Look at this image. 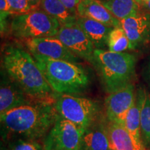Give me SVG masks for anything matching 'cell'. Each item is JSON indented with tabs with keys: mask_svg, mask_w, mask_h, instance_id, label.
I'll list each match as a JSON object with an SVG mask.
<instances>
[{
	"mask_svg": "<svg viewBox=\"0 0 150 150\" xmlns=\"http://www.w3.org/2000/svg\"><path fill=\"white\" fill-rule=\"evenodd\" d=\"M148 76H149V78L150 80V62H149V65H148Z\"/></svg>",
	"mask_w": 150,
	"mask_h": 150,
	"instance_id": "28",
	"label": "cell"
},
{
	"mask_svg": "<svg viewBox=\"0 0 150 150\" xmlns=\"http://www.w3.org/2000/svg\"><path fill=\"white\" fill-rule=\"evenodd\" d=\"M76 13L78 17L92 19L108 27H121L120 20L112 16L99 0H81Z\"/></svg>",
	"mask_w": 150,
	"mask_h": 150,
	"instance_id": "14",
	"label": "cell"
},
{
	"mask_svg": "<svg viewBox=\"0 0 150 150\" xmlns=\"http://www.w3.org/2000/svg\"><path fill=\"white\" fill-rule=\"evenodd\" d=\"M0 12L10 13V6H9L7 0H0Z\"/></svg>",
	"mask_w": 150,
	"mask_h": 150,
	"instance_id": "25",
	"label": "cell"
},
{
	"mask_svg": "<svg viewBox=\"0 0 150 150\" xmlns=\"http://www.w3.org/2000/svg\"><path fill=\"white\" fill-rule=\"evenodd\" d=\"M80 150H112L105 114L86 129Z\"/></svg>",
	"mask_w": 150,
	"mask_h": 150,
	"instance_id": "13",
	"label": "cell"
},
{
	"mask_svg": "<svg viewBox=\"0 0 150 150\" xmlns=\"http://www.w3.org/2000/svg\"><path fill=\"white\" fill-rule=\"evenodd\" d=\"M23 42L32 55L63 60L72 63H79L81 59L68 50L56 36L29 39L24 40Z\"/></svg>",
	"mask_w": 150,
	"mask_h": 150,
	"instance_id": "9",
	"label": "cell"
},
{
	"mask_svg": "<svg viewBox=\"0 0 150 150\" xmlns=\"http://www.w3.org/2000/svg\"><path fill=\"white\" fill-rule=\"evenodd\" d=\"M0 86V114L4 113L13 108L29 104L34 102L7 75L1 70Z\"/></svg>",
	"mask_w": 150,
	"mask_h": 150,
	"instance_id": "12",
	"label": "cell"
},
{
	"mask_svg": "<svg viewBox=\"0 0 150 150\" xmlns=\"http://www.w3.org/2000/svg\"><path fill=\"white\" fill-rule=\"evenodd\" d=\"M114 17L122 20L140 12L138 0H99Z\"/></svg>",
	"mask_w": 150,
	"mask_h": 150,
	"instance_id": "18",
	"label": "cell"
},
{
	"mask_svg": "<svg viewBox=\"0 0 150 150\" xmlns=\"http://www.w3.org/2000/svg\"><path fill=\"white\" fill-rule=\"evenodd\" d=\"M86 129L57 115L42 141L45 150H80Z\"/></svg>",
	"mask_w": 150,
	"mask_h": 150,
	"instance_id": "7",
	"label": "cell"
},
{
	"mask_svg": "<svg viewBox=\"0 0 150 150\" xmlns=\"http://www.w3.org/2000/svg\"><path fill=\"white\" fill-rule=\"evenodd\" d=\"M38 8L56 19L61 27L76 22L77 16L73 15L60 0H41Z\"/></svg>",
	"mask_w": 150,
	"mask_h": 150,
	"instance_id": "19",
	"label": "cell"
},
{
	"mask_svg": "<svg viewBox=\"0 0 150 150\" xmlns=\"http://www.w3.org/2000/svg\"><path fill=\"white\" fill-rule=\"evenodd\" d=\"M11 15L27 13L33 10L27 0H7Z\"/></svg>",
	"mask_w": 150,
	"mask_h": 150,
	"instance_id": "23",
	"label": "cell"
},
{
	"mask_svg": "<svg viewBox=\"0 0 150 150\" xmlns=\"http://www.w3.org/2000/svg\"><path fill=\"white\" fill-rule=\"evenodd\" d=\"M107 47L109 51L117 53L130 50V42L122 27H115L111 30L108 37Z\"/></svg>",
	"mask_w": 150,
	"mask_h": 150,
	"instance_id": "21",
	"label": "cell"
},
{
	"mask_svg": "<svg viewBox=\"0 0 150 150\" xmlns=\"http://www.w3.org/2000/svg\"><path fill=\"white\" fill-rule=\"evenodd\" d=\"M27 1H29V4L32 7V8L35 9L38 8L41 0H27Z\"/></svg>",
	"mask_w": 150,
	"mask_h": 150,
	"instance_id": "27",
	"label": "cell"
},
{
	"mask_svg": "<svg viewBox=\"0 0 150 150\" xmlns=\"http://www.w3.org/2000/svg\"><path fill=\"white\" fill-rule=\"evenodd\" d=\"M54 106L58 115L84 129L103 115L98 102L77 95L56 93Z\"/></svg>",
	"mask_w": 150,
	"mask_h": 150,
	"instance_id": "5",
	"label": "cell"
},
{
	"mask_svg": "<svg viewBox=\"0 0 150 150\" xmlns=\"http://www.w3.org/2000/svg\"><path fill=\"white\" fill-rule=\"evenodd\" d=\"M138 1L150 12V0H138Z\"/></svg>",
	"mask_w": 150,
	"mask_h": 150,
	"instance_id": "26",
	"label": "cell"
},
{
	"mask_svg": "<svg viewBox=\"0 0 150 150\" xmlns=\"http://www.w3.org/2000/svg\"><path fill=\"white\" fill-rule=\"evenodd\" d=\"M61 24L56 19L38 8L27 13L13 15L10 30L12 35L22 41L56 36Z\"/></svg>",
	"mask_w": 150,
	"mask_h": 150,
	"instance_id": "6",
	"label": "cell"
},
{
	"mask_svg": "<svg viewBox=\"0 0 150 150\" xmlns=\"http://www.w3.org/2000/svg\"><path fill=\"white\" fill-rule=\"evenodd\" d=\"M56 37L73 54L92 65L95 48L76 22L61 26Z\"/></svg>",
	"mask_w": 150,
	"mask_h": 150,
	"instance_id": "8",
	"label": "cell"
},
{
	"mask_svg": "<svg viewBox=\"0 0 150 150\" xmlns=\"http://www.w3.org/2000/svg\"><path fill=\"white\" fill-rule=\"evenodd\" d=\"M60 1L73 15L77 16L76 8H77V6L81 0H60Z\"/></svg>",
	"mask_w": 150,
	"mask_h": 150,
	"instance_id": "24",
	"label": "cell"
},
{
	"mask_svg": "<svg viewBox=\"0 0 150 150\" xmlns=\"http://www.w3.org/2000/svg\"><path fill=\"white\" fill-rule=\"evenodd\" d=\"M1 68L34 101L54 103L56 93L29 52L18 46H5L1 54Z\"/></svg>",
	"mask_w": 150,
	"mask_h": 150,
	"instance_id": "2",
	"label": "cell"
},
{
	"mask_svg": "<svg viewBox=\"0 0 150 150\" xmlns=\"http://www.w3.org/2000/svg\"><path fill=\"white\" fill-rule=\"evenodd\" d=\"M141 150H149V149H147V148H145V147H144V146H143V145H142Z\"/></svg>",
	"mask_w": 150,
	"mask_h": 150,
	"instance_id": "29",
	"label": "cell"
},
{
	"mask_svg": "<svg viewBox=\"0 0 150 150\" xmlns=\"http://www.w3.org/2000/svg\"><path fill=\"white\" fill-rule=\"evenodd\" d=\"M32 56L55 93L80 95L88 89L91 76L80 63Z\"/></svg>",
	"mask_w": 150,
	"mask_h": 150,
	"instance_id": "3",
	"label": "cell"
},
{
	"mask_svg": "<svg viewBox=\"0 0 150 150\" xmlns=\"http://www.w3.org/2000/svg\"><path fill=\"white\" fill-rule=\"evenodd\" d=\"M136 99L139 105L140 131L142 145L150 150V93L145 88L136 91Z\"/></svg>",
	"mask_w": 150,
	"mask_h": 150,
	"instance_id": "16",
	"label": "cell"
},
{
	"mask_svg": "<svg viewBox=\"0 0 150 150\" xmlns=\"http://www.w3.org/2000/svg\"><path fill=\"white\" fill-rule=\"evenodd\" d=\"M108 130L112 150H141L135 145L129 132L122 124L108 121Z\"/></svg>",
	"mask_w": 150,
	"mask_h": 150,
	"instance_id": "17",
	"label": "cell"
},
{
	"mask_svg": "<svg viewBox=\"0 0 150 150\" xmlns=\"http://www.w3.org/2000/svg\"><path fill=\"white\" fill-rule=\"evenodd\" d=\"M124 126L129 132L135 145L141 149L142 143L140 131V108L136 99L127 112Z\"/></svg>",
	"mask_w": 150,
	"mask_h": 150,
	"instance_id": "20",
	"label": "cell"
},
{
	"mask_svg": "<svg viewBox=\"0 0 150 150\" xmlns=\"http://www.w3.org/2000/svg\"><path fill=\"white\" fill-rule=\"evenodd\" d=\"M4 142L6 145L1 150H45L39 140L18 138Z\"/></svg>",
	"mask_w": 150,
	"mask_h": 150,
	"instance_id": "22",
	"label": "cell"
},
{
	"mask_svg": "<svg viewBox=\"0 0 150 150\" xmlns=\"http://www.w3.org/2000/svg\"><path fill=\"white\" fill-rule=\"evenodd\" d=\"M92 65L99 75L103 88L108 94L132 84L136 77V57L127 52L95 50Z\"/></svg>",
	"mask_w": 150,
	"mask_h": 150,
	"instance_id": "4",
	"label": "cell"
},
{
	"mask_svg": "<svg viewBox=\"0 0 150 150\" xmlns=\"http://www.w3.org/2000/svg\"><path fill=\"white\" fill-rule=\"evenodd\" d=\"M130 42V50H135L150 43V14L140 12L121 20Z\"/></svg>",
	"mask_w": 150,
	"mask_h": 150,
	"instance_id": "11",
	"label": "cell"
},
{
	"mask_svg": "<svg viewBox=\"0 0 150 150\" xmlns=\"http://www.w3.org/2000/svg\"><path fill=\"white\" fill-rule=\"evenodd\" d=\"M136 99L134 84L108 94L104 100L105 116L108 121L124 125L125 118Z\"/></svg>",
	"mask_w": 150,
	"mask_h": 150,
	"instance_id": "10",
	"label": "cell"
},
{
	"mask_svg": "<svg viewBox=\"0 0 150 150\" xmlns=\"http://www.w3.org/2000/svg\"><path fill=\"white\" fill-rule=\"evenodd\" d=\"M76 23L89 38L95 50H105L107 47L108 35L113 28L83 17H77Z\"/></svg>",
	"mask_w": 150,
	"mask_h": 150,
	"instance_id": "15",
	"label": "cell"
},
{
	"mask_svg": "<svg viewBox=\"0 0 150 150\" xmlns=\"http://www.w3.org/2000/svg\"><path fill=\"white\" fill-rule=\"evenodd\" d=\"M57 117L54 103L34 102L0 114L4 142L18 139H44Z\"/></svg>",
	"mask_w": 150,
	"mask_h": 150,
	"instance_id": "1",
	"label": "cell"
}]
</instances>
